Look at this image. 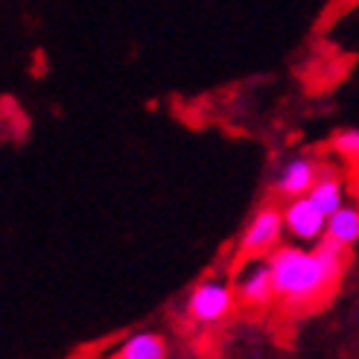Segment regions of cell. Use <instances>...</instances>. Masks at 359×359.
<instances>
[{"label": "cell", "mask_w": 359, "mask_h": 359, "mask_svg": "<svg viewBox=\"0 0 359 359\" xmlns=\"http://www.w3.org/2000/svg\"><path fill=\"white\" fill-rule=\"evenodd\" d=\"M318 164L313 158H290L286 164L278 170L275 178V190L283 196V199H298V196H307L313 190V184L318 182Z\"/></svg>", "instance_id": "8992f818"}, {"label": "cell", "mask_w": 359, "mask_h": 359, "mask_svg": "<svg viewBox=\"0 0 359 359\" xmlns=\"http://www.w3.org/2000/svg\"><path fill=\"white\" fill-rule=\"evenodd\" d=\"M117 359H167V342H164V336L152 330L132 333L120 345Z\"/></svg>", "instance_id": "ba28073f"}, {"label": "cell", "mask_w": 359, "mask_h": 359, "mask_svg": "<svg viewBox=\"0 0 359 359\" xmlns=\"http://www.w3.org/2000/svg\"><path fill=\"white\" fill-rule=\"evenodd\" d=\"M307 196L330 217V213H336L339 208L345 205V182H342V175L333 172V170H321L318 182L313 184V190Z\"/></svg>", "instance_id": "52a82bcc"}, {"label": "cell", "mask_w": 359, "mask_h": 359, "mask_svg": "<svg viewBox=\"0 0 359 359\" xmlns=\"http://www.w3.org/2000/svg\"><path fill=\"white\" fill-rule=\"evenodd\" d=\"M286 234V222H283V208L263 205L251 222L243 231V255L248 257H269L272 251L280 245V237Z\"/></svg>", "instance_id": "7a4b0ae2"}, {"label": "cell", "mask_w": 359, "mask_h": 359, "mask_svg": "<svg viewBox=\"0 0 359 359\" xmlns=\"http://www.w3.org/2000/svg\"><path fill=\"white\" fill-rule=\"evenodd\" d=\"M234 295H237V290L231 283L205 280L190 292L184 310L193 321H199V325H217V321H222L231 313V307H234Z\"/></svg>", "instance_id": "277c9868"}, {"label": "cell", "mask_w": 359, "mask_h": 359, "mask_svg": "<svg viewBox=\"0 0 359 359\" xmlns=\"http://www.w3.org/2000/svg\"><path fill=\"white\" fill-rule=\"evenodd\" d=\"M234 290L248 307H266L272 298H278L275 295V275H272V263H269V257L248 260V266L240 269Z\"/></svg>", "instance_id": "5b68a950"}, {"label": "cell", "mask_w": 359, "mask_h": 359, "mask_svg": "<svg viewBox=\"0 0 359 359\" xmlns=\"http://www.w3.org/2000/svg\"><path fill=\"white\" fill-rule=\"evenodd\" d=\"M333 149L353 161V164H359V129H342V132H336L333 135Z\"/></svg>", "instance_id": "30bf717a"}, {"label": "cell", "mask_w": 359, "mask_h": 359, "mask_svg": "<svg viewBox=\"0 0 359 359\" xmlns=\"http://www.w3.org/2000/svg\"><path fill=\"white\" fill-rule=\"evenodd\" d=\"M283 222L286 234L301 245H316L325 240L327 231V213L321 210L310 196H298V199H286L283 205Z\"/></svg>", "instance_id": "3957f363"}, {"label": "cell", "mask_w": 359, "mask_h": 359, "mask_svg": "<svg viewBox=\"0 0 359 359\" xmlns=\"http://www.w3.org/2000/svg\"><path fill=\"white\" fill-rule=\"evenodd\" d=\"M325 237L351 248L353 243H359V208L353 205H342L336 213H330L327 217V231Z\"/></svg>", "instance_id": "9c48e42d"}, {"label": "cell", "mask_w": 359, "mask_h": 359, "mask_svg": "<svg viewBox=\"0 0 359 359\" xmlns=\"http://www.w3.org/2000/svg\"><path fill=\"white\" fill-rule=\"evenodd\" d=\"M345 245L333 240H321L313 248L301 245H278L269 263L275 275V295L286 307H307L330 292L345 272Z\"/></svg>", "instance_id": "6da1fadb"}]
</instances>
